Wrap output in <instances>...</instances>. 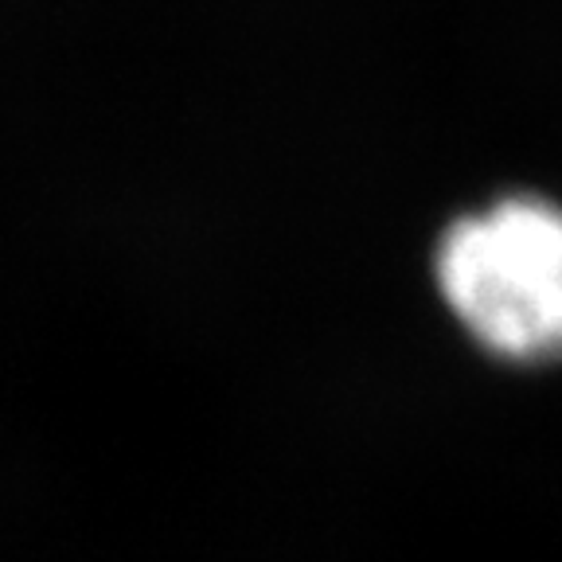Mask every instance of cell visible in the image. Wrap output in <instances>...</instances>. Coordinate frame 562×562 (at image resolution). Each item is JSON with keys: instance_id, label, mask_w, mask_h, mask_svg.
<instances>
[{"instance_id": "cell-1", "label": "cell", "mask_w": 562, "mask_h": 562, "mask_svg": "<svg viewBox=\"0 0 562 562\" xmlns=\"http://www.w3.org/2000/svg\"><path fill=\"white\" fill-rule=\"evenodd\" d=\"M434 281L461 333L512 368L562 360V203L516 192L453 220Z\"/></svg>"}]
</instances>
